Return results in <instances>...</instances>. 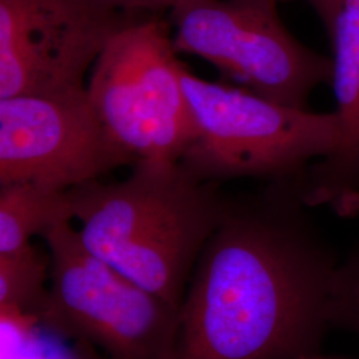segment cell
Returning a JSON list of instances; mask_svg holds the SVG:
<instances>
[{"label":"cell","mask_w":359,"mask_h":359,"mask_svg":"<svg viewBox=\"0 0 359 359\" xmlns=\"http://www.w3.org/2000/svg\"><path fill=\"white\" fill-rule=\"evenodd\" d=\"M71 193L90 253L180 310L228 205L222 185L193 177L180 161H139L121 181L97 180Z\"/></svg>","instance_id":"cell-2"},{"label":"cell","mask_w":359,"mask_h":359,"mask_svg":"<svg viewBox=\"0 0 359 359\" xmlns=\"http://www.w3.org/2000/svg\"><path fill=\"white\" fill-rule=\"evenodd\" d=\"M108 8L133 15H161L181 0H99Z\"/></svg>","instance_id":"cell-13"},{"label":"cell","mask_w":359,"mask_h":359,"mask_svg":"<svg viewBox=\"0 0 359 359\" xmlns=\"http://www.w3.org/2000/svg\"><path fill=\"white\" fill-rule=\"evenodd\" d=\"M283 1H290V0H283ZM309 6L317 13L318 18L321 19L323 26L326 28V32L332 28L334 19L341 8L342 0H304Z\"/></svg>","instance_id":"cell-14"},{"label":"cell","mask_w":359,"mask_h":359,"mask_svg":"<svg viewBox=\"0 0 359 359\" xmlns=\"http://www.w3.org/2000/svg\"><path fill=\"white\" fill-rule=\"evenodd\" d=\"M177 55L169 20L140 15L116 32L90 69V104L135 164L179 163L192 142Z\"/></svg>","instance_id":"cell-4"},{"label":"cell","mask_w":359,"mask_h":359,"mask_svg":"<svg viewBox=\"0 0 359 359\" xmlns=\"http://www.w3.org/2000/svg\"><path fill=\"white\" fill-rule=\"evenodd\" d=\"M43 240L51 269L36 320L65 338L100 348L107 359L173 358L179 309L92 255L72 222Z\"/></svg>","instance_id":"cell-5"},{"label":"cell","mask_w":359,"mask_h":359,"mask_svg":"<svg viewBox=\"0 0 359 359\" xmlns=\"http://www.w3.org/2000/svg\"><path fill=\"white\" fill-rule=\"evenodd\" d=\"M181 81L194 136L180 163L200 181H301L314 160L338 144L334 112L276 103L243 87L196 76L185 65Z\"/></svg>","instance_id":"cell-3"},{"label":"cell","mask_w":359,"mask_h":359,"mask_svg":"<svg viewBox=\"0 0 359 359\" xmlns=\"http://www.w3.org/2000/svg\"><path fill=\"white\" fill-rule=\"evenodd\" d=\"M50 253L28 244L0 253V310L1 316L23 314L38 317L50 285Z\"/></svg>","instance_id":"cell-11"},{"label":"cell","mask_w":359,"mask_h":359,"mask_svg":"<svg viewBox=\"0 0 359 359\" xmlns=\"http://www.w3.org/2000/svg\"><path fill=\"white\" fill-rule=\"evenodd\" d=\"M327 34L339 139L332 154L309 167L299 192L309 208L326 205L341 217H354L359 213V0H342Z\"/></svg>","instance_id":"cell-9"},{"label":"cell","mask_w":359,"mask_h":359,"mask_svg":"<svg viewBox=\"0 0 359 359\" xmlns=\"http://www.w3.org/2000/svg\"><path fill=\"white\" fill-rule=\"evenodd\" d=\"M76 219L71 189L34 182L0 185V253H8L41 238L59 225Z\"/></svg>","instance_id":"cell-10"},{"label":"cell","mask_w":359,"mask_h":359,"mask_svg":"<svg viewBox=\"0 0 359 359\" xmlns=\"http://www.w3.org/2000/svg\"><path fill=\"white\" fill-rule=\"evenodd\" d=\"M283 0H181L169 11L177 53L198 56L261 97L309 109L332 84L333 60L304 46L278 15Z\"/></svg>","instance_id":"cell-6"},{"label":"cell","mask_w":359,"mask_h":359,"mask_svg":"<svg viewBox=\"0 0 359 359\" xmlns=\"http://www.w3.org/2000/svg\"><path fill=\"white\" fill-rule=\"evenodd\" d=\"M137 16L99 0H0V99L87 88L108 41Z\"/></svg>","instance_id":"cell-7"},{"label":"cell","mask_w":359,"mask_h":359,"mask_svg":"<svg viewBox=\"0 0 359 359\" xmlns=\"http://www.w3.org/2000/svg\"><path fill=\"white\" fill-rule=\"evenodd\" d=\"M133 164L104 128L87 88L0 99V185L72 189Z\"/></svg>","instance_id":"cell-8"},{"label":"cell","mask_w":359,"mask_h":359,"mask_svg":"<svg viewBox=\"0 0 359 359\" xmlns=\"http://www.w3.org/2000/svg\"><path fill=\"white\" fill-rule=\"evenodd\" d=\"M330 323L359 338V243L339 262L335 273Z\"/></svg>","instance_id":"cell-12"},{"label":"cell","mask_w":359,"mask_h":359,"mask_svg":"<svg viewBox=\"0 0 359 359\" xmlns=\"http://www.w3.org/2000/svg\"><path fill=\"white\" fill-rule=\"evenodd\" d=\"M299 181L229 194L193 270L172 359H310L330 323L339 259Z\"/></svg>","instance_id":"cell-1"}]
</instances>
